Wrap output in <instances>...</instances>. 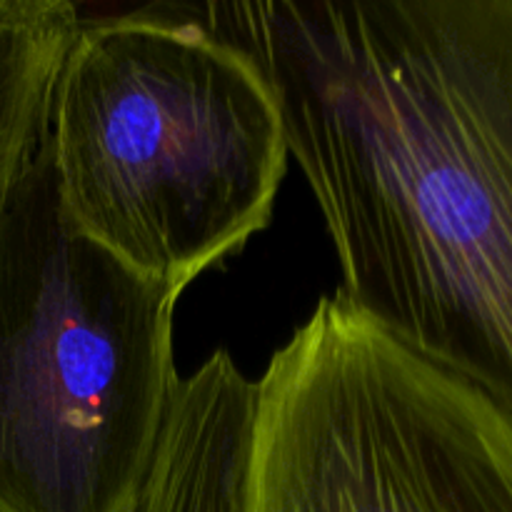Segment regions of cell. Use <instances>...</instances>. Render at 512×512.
Here are the masks:
<instances>
[{
  "label": "cell",
  "mask_w": 512,
  "mask_h": 512,
  "mask_svg": "<svg viewBox=\"0 0 512 512\" xmlns=\"http://www.w3.org/2000/svg\"><path fill=\"white\" fill-rule=\"evenodd\" d=\"M193 13L273 85L335 295L512 415V0Z\"/></svg>",
  "instance_id": "1"
},
{
  "label": "cell",
  "mask_w": 512,
  "mask_h": 512,
  "mask_svg": "<svg viewBox=\"0 0 512 512\" xmlns=\"http://www.w3.org/2000/svg\"><path fill=\"white\" fill-rule=\"evenodd\" d=\"M48 150L65 218L180 295L268 228L290 155L263 70L173 3L80 18Z\"/></svg>",
  "instance_id": "2"
},
{
  "label": "cell",
  "mask_w": 512,
  "mask_h": 512,
  "mask_svg": "<svg viewBox=\"0 0 512 512\" xmlns=\"http://www.w3.org/2000/svg\"><path fill=\"white\" fill-rule=\"evenodd\" d=\"M178 298L65 218L45 140L0 210V512H130L180 385Z\"/></svg>",
  "instance_id": "3"
},
{
  "label": "cell",
  "mask_w": 512,
  "mask_h": 512,
  "mask_svg": "<svg viewBox=\"0 0 512 512\" xmlns=\"http://www.w3.org/2000/svg\"><path fill=\"white\" fill-rule=\"evenodd\" d=\"M255 388L245 512H512V415L340 295Z\"/></svg>",
  "instance_id": "4"
},
{
  "label": "cell",
  "mask_w": 512,
  "mask_h": 512,
  "mask_svg": "<svg viewBox=\"0 0 512 512\" xmlns=\"http://www.w3.org/2000/svg\"><path fill=\"white\" fill-rule=\"evenodd\" d=\"M255 390L228 350L180 380L130 512H245Z\"/></svg>",
  "instance_id": "5"
},
{
  "label": "cell",
  "mask_w": 512,
  "mask_h": 512,
  "mask_svg": "<svg viewBox=\"0 0 512 512\" xmlns=\"http://www.w3.org/2000/svg\"><path fill=\"white\" fill-rule=\"evenodd\" d=\"M78 25L68 0H0V210L48 140L55 83Z\"/></svg>",
  "instance_id": "6"
}]
</instances>
